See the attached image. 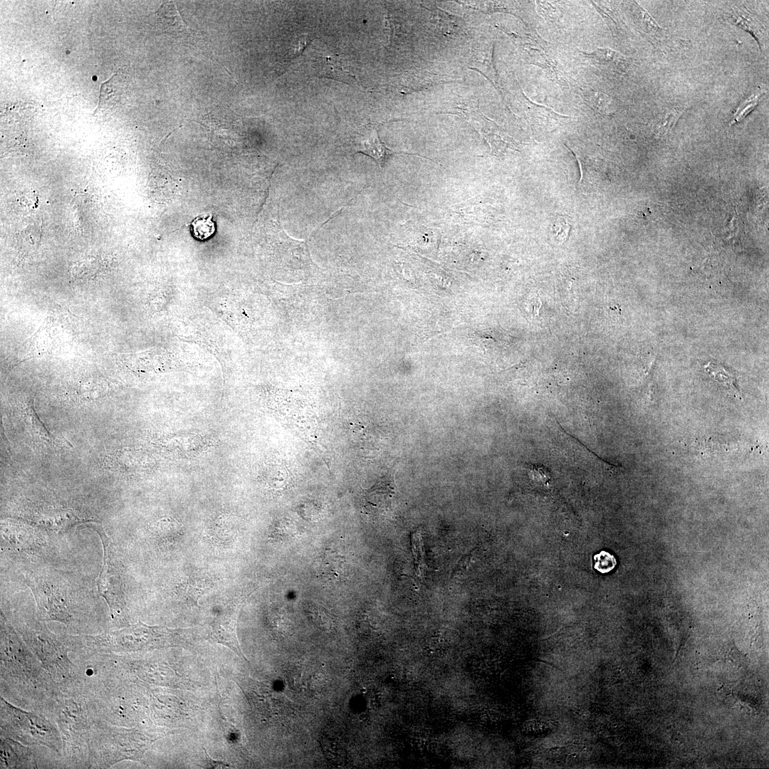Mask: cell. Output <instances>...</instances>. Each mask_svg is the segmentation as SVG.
<instances>
[{
  "label": "cell",
  "instance_id": "6da1fadb",
  "mask_svg": "<svg viewBox=\"0 0 769 769\" xmlns=\"http://www.w3.org/2000/svg\"><path fill=\"white\" fill-rule=\"evenodd\" d=\"M41 713L53 721L60 731L66 765L88 768L90 736L99 718L85 676L56 685Z\"/></svg>",
  "mask_w": 769,
  "mask_h": 769
},
{
  "label": "cell",
  "instance_id": "7a4b0ae2",
  "mask_svg": "<svg viewBox=\"0 0 769 769\" xmlns=\"http://www.w3.org/2000/svg\"><path fill=\"white\" fill-rule=\"evenodd\" d=\"M0 652L1 686L41 713L56 684L2 612Z\"/></svg>",
  "mask_w": 769,
  "mask_h": 769
},
{
  "label": "cell",
  "instance_id": "3957f363",
  "mask_svg": "<svg viewBox=\"0 0 769 769\" xmlns=\"http://www.w3.org/2000/svg\"><path fill=\"white\" fill-rule=\"evenodd\" d=\"M176 631L164 627L137 624L98 635L61 637L70 649L81 657L98 653L119 654L164 647L173 642Z\"/></svg>",
  "mask_w": 769,
  "mask_h": 769
},
{
  "label": "cell",
  "instance_id": "277c9868",
  "mask_svg": "<svg viewBox=\"0 0 769 769\" xmlns=\"http://www.w3.org/2000/svg\"><path fill=\"white\" fill-rule=\"evenodd\" d=\"M38 619H18L14 627L56 685L68 684L80 679L82 671L70 659L68 647L61 637L52 633Z\"/></svg>",
  "mask_w": 769,
  "mask_h": 769
},
{
  "label": "cell",
  "instance_id": "5b68a950",
  "mask_svg": "<svg viewBox=\"0 0 769 769\" xmlns=\"http://www.w3.org/2000/svg\"><path fill=\"white\" fill-rule=\"evenodd\" d=\"M152 740L101 720L95 722L89 739L88 768H109L124 760H141Z\"/></svg>",
  "mask_w": 769,
  "mask_h": 769
},
{
  "label": "cell",
  "instance_id": "8992f818",
  "mask_svg": "<svg viewBox=\"0 0 769 769\" xmlns=\"http://www.w3.org/2000/svg\"><path fill=\"white\" fill-rule=\"evenodd\" d=\"M1 738L14 739L26 746H41L62 755L63 742L58 728L44 715L28 711L1 696Z\"/></svg>",
  "mask_w": 769,
  "mask_h": 769
},
{
  "label": "cell",
  "instance_id": "52a82bcc",
  "mask_svg": "<svg viewBox=\"0 0 769 769\" xmlns=\"http://www.w3.org/2000/svg\"><path fill=\"white\" fill-rule=\"evenodd\" d=\"M90 527L98 534L103 550V565L97 581L98 591L108 605L111 619L120 622L125 617V607L114 545L101 526Z\"/></svg>",
  "mask_w": 769,
  "mask_h": 769
},
{
  "label": "cell",
  "instance_id": "ba28073f",
  "mask_svg": "<svg viewBox=\"0 0 769 769\" xmlns=\"http://www.w3.org/2000/svg\"><path fill=\"white\" fill-rule=\"evenodd\" d=\"M27 583L35 598L37 619L59 622L67 627L75 623L74 610L60 587L42 577L31 578Z\"/></svg>",
  "mask_w": 769,
  "mask_h": 769
},
{
  "label": "cell",
  "instance_id": "9c48e42d",
  "mask_svg": "<svg viewBox=\"0 0 769 769\" xmlns=\"http://www.w3.org/2000/svg\"><path fill=\"white\" fill-rule=\"evenodd\" d=\"M355 153H362L372 157L382 169L388 159L393 155L399 153L389 149L379 137L377 128L374 125H367L360 127L353 140Z\"/></svg>",
  "mask_w": 769,
  "mask_h": 769
},
{
  "label": "cell",
  "instance_id": "30bf717a",
  "mask_svg": "<svg viewBox=\"0 0 769 769\" xmlns=\"http://www.w3.org/2000/svg\"><path fill=\"white\" fill-rule=\"evenodd\" d=\"M31 749L14 739L1 738L0 768H36Z\"/></svg>",
  "mask_w": 769,
  "mask_h": 769
},
{
  "label": "cell",
  "instance_id": "8fae6325",
  "mask_svg": "<svg viewBox=\"0 0 769 769\" xmlns=\"http://www.w3.org/2000/svg\"><path fill=\"white\" fill-rule=\"evenodd\" d=\"M165 447L174 454L184 457L197 456L205 446L204 439L198 434H174L164 439Z\"/></svg>",
  "mask_w": 769,
  "mask_h": 769
},
{
  "label": "cell",
  "instance_id": "7c38bea8",
  "mask_svg": "<svg viewBox=\"0 0 769 769\" xmlns=\"http://www.w3.org/2000/svg\"><path fill=\"white\" fill-rule=\"evenodd\" d=\"M587 57L599 68L619 74L624 73L629 65L627 57L610 48H598L587 53Z\"/></svg>",
  "mask_w": 769,
  "mask_h": 769
},
{
  "label": "cell",
  "instance_id": "4fadbf2b",
  "mask_svg": "<svg viewBox=\"0 0 769 769\" xmlns=\"http://www.w3.org/2000/svg\"><path fill=\"white\" fill-rule=\"evenodd\" d=\"M395 494L394 485L386 477L382 478L365 494V506L374 512L387 508Z\"/></svg>",
  "mask_w": 769,
  "mask_h": 769
},
{
  "label": "cell",
  "instance_id": "5bb4252c",
  "mask_svg": "<svg viewBox=\"0 0 769 769\" xmlns=\"http://www.w3.org/2000/svg\"><path fill=\"white\" fill-rule=\"evenodd\" d=\"M518 48L523 57L530 63L548 67L550 64L547 51L541 41L533 37H518Z\"/></svg>",
  "mask_w": 769,
  "mask_h": 769
},
{
  "label": "cell",
  "instance_id": "9a60e30c",
  "mask_svg": "<svg viewBox=\"0 0 769 769\" xmlns=\"http://www.w3.org/2000/svg\"><path fill=\"white\" fill-rule=\"evenodd\" d=\"M728 18L731 23L750 32L761 47L765 33L761 23L753 15L742 8L734 7L728 12Z\"/></svg>",
  "mask_w": 769,
  "mask_h": 769
},
{
  "label": "cell",
  "instance_id": "2e32d148",
  "mask_svg": "<svg viewBox=\"0 0 769 769\" xmlns=\"http://www.w3.org/2000/svg\"><path fill=\"white\" fill-rule=\"evenodd\" d=\"M122 464L128 471L140 474L151 471L155 466V460L147 453L129 450L125 453Z\"/></svg>",
  "mask_w": 769,
  "mask_h": 769
},
{
  "label": "cell",
  "instance_id": "e0dca14e",
  "mask_svg": "<svg viewBox=\"0 0 769 769\" xmlns=\"http://www.w3.org/2000/svg\"><path fill=\"white\" fill-rule=\"evenodd\" d=\"M632 14L636 24L647 35L656 37L662 33L663 28L646 10L636 2L633 4Z\"/></svg>",
  "mask_w": 769,
  "mask_h": 769
},
{
  "label": "cell",
  "instance_id": "ac0fdd59",
  "mask_svg": "<svg viewBox=\"0 0 769 769\" xmlns=\"http://www.w3.org/2000/svg\"><path fill=\"white\" fill-rule=\"evenodd\" d=\"M583 96L588 105L600 113L607 115L615 110L612 99L601 91L590 89Z\"/></svg>",
  "mask_w": 769,
  "mask_h": 769
},
{
  "label": "cell",
  "instance_id": "d6986e66",
  "mask_svg": "<svg viewBox=\"0 0 769 769\" xmlns=\"http://www.w3.org/2000/svg\"><path fill=\"white\" fill-rule=\"evenodd\" d=\"M321 746L325 757L334 765H341L347 760V753L336 739L330 737H323L321 741Z\"/></svg>",
  "mask_w": 769,
  "mask_h": 769
},
{
  "label": "cell",
  "instance_id": "ffe728a7",
  "mask_svg": "<svg viewBox=\"0 0 769 769\" xmlns=\"http://www.w3.org/2000/svg\"><path fill=\"white\" fill-rule=\"evenodd\" d=\"M192 226L193 235L195 238L202 241L211 237L216 229L211 215L197 217L192 222Z\"/></svg>",
  "mask_w": 769,
  "mask_h": 769
},
{
  "label": "cell",
  "instance_id": "44dd1931",
  "mask_svg": "<svg viewBox=\"0 0 769 769\" xmlns=\"http://www.w3.org/2000/svg\"><path fill=\"white\" fill-rule=\"evenodd\" d=\"M593 559L595 561L594 568L601 573L610 572L617 565L614 556L605 550L595 554Z\"/></svg>",
  "mask_w": 769,
  "mask_h": 769
},
{
  "label": "cell",
  "instance_id": "7402d4cb",
  "mask_svg": "<svg viewBox=\"0 0 769 769\" xmlns=\"http://www.w3.org/2000/svg\"><path fill=\"white\" fill-rule=\"evenodd\" d=\"M758 102V97L757 95H753L751 96L750 99H748L747 101L741 104L738 110H737L733 122L739 121L743 117H745V116L747 115L750 112V110H752L756 106Z\"/></svg>",
  "mask_w": 769,
  "mask_h": 769
}]
</instances>
